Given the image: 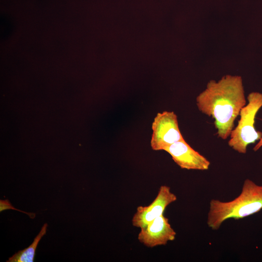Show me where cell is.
<instances>
[{
  "label": "cell",
  "instance_id": "6da1fadb",
  "mask_svg": "<svg viewBox=\"0 0 262 262\" xmlns=\"http://www.w3.org/2000/svg\"><path fill=\"white\" fill-rule=\"evenodd\" d=\"M242 77L227 75L218 81L211 80L196 98L202 113L214 119L217 134L223 140L230 136L234 121L246 105Z\"/></svg>",
  "mask_w": 262,
  "mask_h": 262
},
{
  "label": "cell",
  "instance_id": "7a4b0ae2",
  "mask_svg": "<svg viewBox=\"0 0 262 262\" xmlns=\"http://www.w3.org/2000/svg\"><path fill=\"white\" fill-rule=\"evenodd\" d=\"M262 209V185L246 179L242 191L234 199L222 201L212 199L210 202L207 223L213 230H218L227 219H242Z\"/></svg>",
  "mask_w": 262,
  "mask_h": 262
},
{
  "label": "cell",
  "instance_id": "3957f363",
  "mask_svg": "<svg viewBox=\"0 0 262 262\" xmlns=\"http://www.w3.org/2000/svg\"><path fill=\"white\" fill-rule=\"evenodd\" d=\"M248 103L240 111V119L237 126L230 134L229 146L239 153L245 154L247 147L262 136V132L257 131L254 126L255 118L262 107V94L250 93L247 96Z\"/></svg>",
  "mask_w": 262,
  "mask_h": 262
},
{
  "label": "cell",
  "instance_id": "277c9868",
  "mask_svg": "<svg viewBox=\"0 0 262 262\" xmlns=\"http://www.w3.org/2000/svg\"><path fill=\"white\" fill-rule=\"evenodd\" d=\"M151 128L150 146L153 150H164L168 146L184 140L179 129L177 116L174 112L158 113Z\"/></svg>",
  "mask_w": 262,
  "mask_h": 262
},
{
  "label": "cell",
  "instance_id": "5b68a950",
  "mask_svg": "<svg viewBox=\"0 0 262 262\" xmlns=\"http://www.w3.org/2000/svg\"><path fill=\"white\" fill-rule=\"evenodd\" d=\"M177 199V196L166 185L160 186L154 200L148 205L137 208L131 221L133 226L144 227L157 217L163 214L166 208Z\"/></svg>",
  "mask_w": 262,
  "mask_h": 262
},
{
  "label": "cell",
  "instance_id": "8992f818",
  "mask_svg": "<svg viewBox=\"0 0 262 262\" xmlns=\"http://www.w3.org/2000/svg\"><path fill=\"white\" fill-rule=\"evenodd\" d=\"M171 156L174 162L182 169L206 170L210 162L194 149L185 140L173 143L164 149Z\"/></svg>",
  "mask_w": 262,
  "mask_h": 262
},
{
  "label": "cell",
  "instance_id": "52a82bcc",
  "mask_svg": "<svg viewBox=\"0 0 262 262\" xmlns=\"http://www.w3.org/2000/svg\"><path fill=\"white\" fill-rule=\"evenodd\" d=\"M176 235V232L168 219L163 214L141 229L138 240L144 246L153 247L165 245L169 241H174Z\"/></svg>",
  "mask_w": 262,
  "mask_h": 262
},
{
  "label": "cell",
  "instance_id": "ba28073f",
  "mask_svg": "<svg viewBox=\"0 0 262 262\" xmlns=\"http://www.w3.org/2000/svg\"><path fill=\"white\" fill-rule=\"evenodd\" d=\"M47 227L48 224H44L31 245L23 250L16 253L10 257L6 262H33L36 249L41 238L46 234Z\"/></svg>",
  "mask_w": 262,
  "mask_h": 262
},
{
  "label": "cell",
  "instance_id": "9c48e42d",
  "mask_svg": "<svg viewBox=\"0 0 262 262\" xmlns=\"http://www.w3.org/2000/svg\"><path fill=\"white\" fill-rule=\"evenodd\" d=\"M14 210L18 211L19 212L23 213L28 215L31 218L33 219L35 217V214L34 213H29L25 212L20 210L16 209L10 203L9 200L7 199L5 200H0V212H1L4 210Z\"/></svg>",
  "mask_w": 262,
  "mask_h": 262
},
{
  "label": "cell",
  "instance_id": "30bf717a",
  "mask_svg": "<svg viewBox=\"0 0 262 262\" xmlns=\"http://www.w3.org/2000/svg\"><path fill=\"white\" fill-rule=\"evenodd\" d=\"M262 147V136L261 138L259 140L258 142L256 144V145L254 147L253 150L254 151H257Z\"/></svg>",
  "mask_w": 262,
  "mask_h": 262
}]
</instances>
